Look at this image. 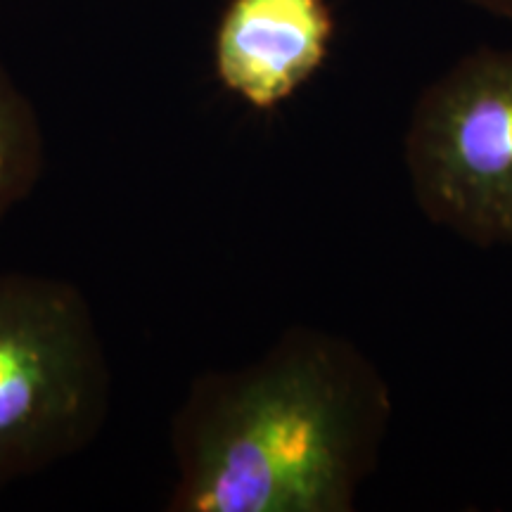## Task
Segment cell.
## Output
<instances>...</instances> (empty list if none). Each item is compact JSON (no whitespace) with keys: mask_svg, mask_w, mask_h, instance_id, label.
I'll return each mask as SVG.
<instances>
[{"mask_svg":"<svg viewBox=\"0 0 512 512\" xmlns=\"http://www.w3.org/2000/svg\"><path fill=\"white\" fill-rule=\"evenodd\" d=\"M332 36L328 0H230L214 36L216 76L254 110H275L318 74Z\"/></svg>","mask_w":512,"mask_h":512,"instance_id":"4","label":"cell"},{"mask_svg":"<svg viewBox=\"0 0 512 512\" xmlns=\"http://www.w3.org/2000/svg\"><path fill=\"white\" fill-rule=\"evenodd\" d=\"M475 8L489 12V15L496 17H508L512 19V0H467Z\"/></svg>","mask_w":512,"mask_h":512,"instance_id":"6","label":"cell"},{"mask_svg":"<svg viewBox=\"0 0 512 512\" xmlns=\"http://www.w3.org/2000/svg\"><path fill=\"white\" fill-rule=\"evenodd\" d=\"M46 140L34 102L0 62V221L41 181Z\"/></svg>","mask_w":512,"mask_h":512,"instance_id":"5","label":"cell"},{"mask_svg":"<svg viewBox=\"0 0 512 512\" xmlns=\"http://www.w3.org/2000/svg\"><path fill=\"white\" fill-rule=\"evenodd\" d=\"M392 418L349 339L290 328L249 366L192 380L171 418V512H349Z\"/></svg>","mask_w":512,"mask_h":512,"instance_id":"1","label":"cell"},{"mask_svg":"<svg viewBox=\"0 0 512 512\" xmlns=\"http://www.w3.org/2000/svg\"><path fill=\"white\" fill-rule=\"evenodd\" d=\"M403 155L427 219L472 245H512V50H472L430 83Z\"/></svg>","mask_w":512,"mask_h":512,"instance_id":"3","label":"cell"},{"mask_svg":"<svg viewBox=\"0 0 512 512\" xmlns=\"http://www.w3.org/2000/svg\"><path fill=\"white\" fill-rule=\"evenodd\" d=\"M112 408V368L74 283L0 273V491L81 453Z\"/></svg>","mask_w":512,"mask_h":512,"instance_id":"2","label":"cell"}]
</instances>
